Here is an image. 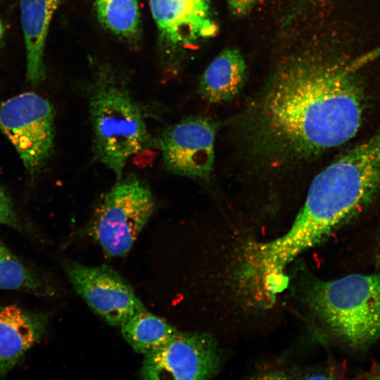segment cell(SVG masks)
Returning <instances> with one entry per match:
<instances>
[{"mask_svg":"<svg viewBox=\"0 0 380 380\" xmlns=\"http://www.w3.org/2000/svg\"><path fill=\"white\" fill-rule=\"evenodd\" d=\"M2 33H3V27H2V25L1 23V22H0V38H1V35H2Z\"/></svg>","mask_w":380,"mask_h":380,"instance_id":"19","label":"cell"},{"mask_svg":"<svg viewBox=\"0 0 380 380\" xmlns=\"http://www.w3.org/2000/svg\"><path fill=\"white\" fill-rule=\"evenodd\" d=\"M64 269L75 291L96 315L112 326H120L146 309L132 286L108 266L91 267L66 262Z\"/></svg>","mask_w":380,"mask_h":380,"instance_id":"9","label":"cell"},{"mask_svg":"<svg viewBox=\"0 0 380 380\" xmlns=\"http://www.w3.org/2000/svg\"><path fill=\"white\" fill-rule=\"evenodd\" d=\"M375 379H380V376H376Z\"/></svg>","mask_w":380,"mask_h":380,"instance_id":"20","label":"cell"},{"mask_svg":"<svg viewBox=\"0 0 380 380\" xmlns=\"http://www.w3.org/2000/svg\"><path fill=\"white\" fill-rule=\"evenodd\" d=\"M59 2L60 0H20L27 77L33 84L39 83L45 76L44 46L50 23Z\"/></svg>","mask_w":380,"mask_h":380,"instance_id":"12","label":"cell"},{"mask_svg":"<svg viewBox=\"0 0 380 380\" xmlns=\"http://www.w3.org/2000/svg\"><path fill=\"white\" fill-rule=\"evenodd\" d=\"M220 353L214 341L199 333H181L167 344L144 355V379H207L217 372Z\"/></svg>","mask_w":380,"mask_h":380,"instance_id":"7","label":"cell"},{"mask_svg":"<svg viewBox=\"0 0 380 380\" xmlns=\"http://www.w3.org/2000/svg\"><path fill=\"white\" fill-rule=\"evenodd\" d=\"M149 187L135 178L122 179L102 198L93 216L90 233L105 253L124 256L153 212Z\"/></svg>","mask_w":380,"mask_h":380,"instance_id":"5","label":"cell"},{"mask_svg":"<svg viewBox=\"0 0 380 380\" xmlns=\"http://www.w3.org/2000/svg\"><path fill=\"white\" fill-rule=\"evenodd\" d=\"M54 118L50 102L34 92L20 94L0 104V130L31 176L41 170L52 153Z\"/></svg>","mask_w":380,"mask_h":380,"instance_id":"6","label":"cell"},{"mask_svg":"<svg viewBox=\"0 0 380 380\" xmlns=\"http://www.w3.org/2000/svg\"><path fill=\"white\" fill-rule=\"evenodd\" d=\"M0 289L51 296V287L0 241Z\"/></svg>","mask_w":380,"mask_h":380,"instance_id":"15","label":"cell"},{"mask_svg":"<svg viewBox=\"0 0 380 380\" xmlns=\"http://www.w3.org/2000/svg\"><path fill=\"white\" fill-rule=\"evenodd\" d=\"M89 99L96 158L119 181L127 160L150 144L142 112L124 86L108 74L97 79Z\"/></svg>","mask_w":380,"mask_h":380,"instance_id":"4","label":"cell"},{"mask_svg":"<svg viewBox=\"0 0 380 380\" xmlns=\"http://www.w3.org/2000/svg\"><path fill=\"white\" fill-rule=\"evenodd\" d=\"M379 258H380V254H379Z\"/></svg>","mask_w":380,"mask_h":380,"instance_id":"21","label":"cell"},{"mask_svg":"<svg viewBox=\"0 0 380 380\" xmlns=\"http://www.w3.org/2000/svg\"><path fill=\"white\" fill-rule=\"evenodd\" d=\"M246 77V64L236 49H226L218 54L203 73L198 91L210 103L233 99L241 89Z\"/></svg>","mask_w":380,"mask_h":380,"instance_id":"13","label":"cell"},{"mask_svg":"<svg viewBox=\"0 0 380 380\" xmlns=\"http://www.w3.org/2000/svg\"><path fill=\"white\" fill-rule=\"evenodd\" d=\"M125 340L137 353L148 355L171 341L179 331L146 309L134 314L120 325Z\"/></svg>","mask_w":380,"mask_h":380,"instance_id":"14","label":"cell"},{"mask_svg":"<svg viewBox=\"0 0 380 380\" xmlns=\"http://www.w3.org/2000/svg\"><path fill=\"white\" fill-rule=\"evenodd\" d=\"M217 125L205 116H189L165 128L159 146L170 172L190 178L207 179L214 164Z\"/></svg>","mask_w":380,"mask_h":380,"instance_id":"8","label":"cell"},{"mask_svg":"<svg viewBox=\"0 0 380 380\" xmlns=\"http://www.w3.org/2000/svg\"><path fill=\"white\" fill-rule=\"evenodd\" d=\"M258 0H227L232 13L237 17L248 14Z\"/></svg>","mask_w":380,"mask_h":380,"instance_id":"18","label":"cell"},{"mask_svg":"<svg viewBox=\"0 0 380 380\" xmlns=\"http://www.w3.org/2000/svg\"><path fill=\"white\" fill-rule=\"evenodd\" d=\"M48 315L15 305L0 307V378L5 376L25 354L45 335Z\"/></svg>","mask_w":380,"mask_h":380,"instance_id":"11","label":"cell"},{"mask_svg":"<svg viewBox=\"0 0 380 380\" xmlns=\"http://www.w3.org/2000/svg\"><path fill=\"white\" fill-rule=\"evenodd\" d=\"M307 298L319 318L350 346L366 348L380 338V272L315 281Z\"/></svg>","mask_w":380,"mask_h":380,"instance_id":"3","label":"cell"},{"mask_svg":"<svg viewBox=\"0 0 380 380\" xmlns=\"http://www.w3.org/2000/svg\"><path fill=\"white\" fill-rule=\"evenodd\" d=\"M364 108L362 87L349 71L300 59L277 73L246 115V138L270 165L303 163L355 137Z\"/></svg>","mask_w":380,"mask_h":380,"instance_id":"1","label":"cell"},{"mask_svg":"<svg viewBox=\"0 0 380 380\" xmlns=\"http://www.w3.org/2000/svg\"><path fill=\"white\" fill-rule=\"evenodd\" d=\"M149 4L160 37L171 49L189 48L217 32L210 0H149Z\"/></svg>","mask_w":380,"mask_h":380,"instance_id":"10","label":"cell"},{"mask_svg":"<svg viewBox=\"0 0 380 380\" xmlns=\"http://www.w3.org/2000/svg\"><path fill=\"white\" fill-rule=\"evenodd\" d=\"M95 8L101 25L113 34L129 40L139 37L138 0H95Z\"/></svg>","mask_w":380,"mask_h":380,"instance_id":"16","label":"cell"},{"mask_svg":"<svg viewBox=\"0 0 380 380\" xmlns=\"http://www.w3.org/2000/svg\"><path fill=\"white\" fill-rule=\"evenodd\" d=\"M380 191V127L333 161L313 179L290 229L252 246L245 270L267 291L281 288L284 270L303 251L363 211Z\"/></svg>","mask_w":380,"mask_h":380,"instance_id":"2","label":"cell"},{"mask_svg":"<svg viewBox=\"0 0 380 380\" xmlns=\"http://www.w3.org/2000/svg\"><path fill=\"white\" fill-rule=\"evenodd\" d=\"M0 224L20 229L11 201L0 186Z\"/></svg>","mask_w":380,"mask_h":380,"instance_id":"17","label":"cell"}]
</instances>
